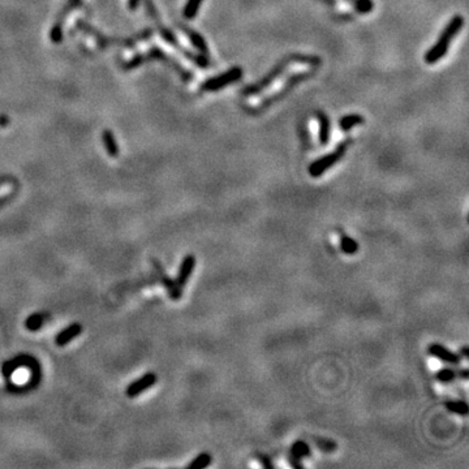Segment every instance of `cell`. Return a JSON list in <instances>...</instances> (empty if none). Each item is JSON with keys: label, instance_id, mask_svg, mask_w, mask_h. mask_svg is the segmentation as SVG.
Instances as JSON below:
<instances>
[{"label": "cell", "instance_id": "484cf974", "mask_svg": "<svg viewBox=\"0 0 469 469\" xmlns=\"http://www.w3.org/2000/svg\"><path fill=\"white\" fill-rule=\"evenodd\" d=\"M42 325H43V316L42 314H33L26 319L25 322L26 329L30 330V331H37V330L41 329Z\"/></svg>", "mask_w": 469, "mask_h": 469}, {"label": "cell", "instance_id": "9a60e30c", "mask_svg": "<svg viewBox=\"0 0 469 469\" xmlns=\"http://www.w3.org/2000/svg\"><path fill=\"white\" fill-rule=\"evenodd\" d=\"M155 265L158 266V272H159L160 280L163 282V286H164V287L167 288V291H168L169 297H171V299H172V300H175V301L180 300V299H181V296H182V288L180 287L179 284L176 283V282L171 280V279H169L168 276H167V275L163 272V270L159 267V265H158V263H155Z\"/></svg>", "mask_w": 469, "mask_h": 469}, {"label": "cell", "instance_id": "8fae6325", "mask_svg": "<svg viewBox=\"0 0 469 469\" xmlns=\"http://www.w3.org/2000/svg\"><path fill=\"white\" fill-rule=\"evenodd\" d=\"M176 26H177V28H179V29L181 30V32L186 35V37H188L192 46L197 50V52L208 56L210 50H209V46H208V43H206V41H205V38L201 34H200V33L196 32V30H193L192 28H189V26L184 25V24H181V23H176Z\"/></svg>", "mask_w": 469, "mask_h": 469}, {"label": "cell", "instance_id": "d4e9b609", "mask_svg": "<svg viewBox=\"0 0 469 469\" xmlns=\"http://www.w3.org/2000/svg\"><path fill=\"white\" fill-rule=\"evenodd\" d=\"M347 2L353 8H356L358 13H362V15L370 13L374 10V3L371 0H347Z\"/></svg>", "mask_w": 469, "mask_h": 469}, {"label": "cell", "instance_id": "7c38bea8", "mask_svg": "<svg viewBox=\"0 0 469 469\" xmlns=\"http://www.w3.org/2000/svg\"><path fill=\"white\" fill-rule=\"evenodd\" d=\"M196 266V257L193 254H186L184 258H182L181 263H180L179 267V272H177V276H176V283L179 284L180 287H184L188 280L191 279L192 274H193V270H195Z\"/></svg>", "mask_w": 469, "mask_h": 469}, {"label": "cell", "instance_id": "2e32d148", "mask_svg": "<svg viewBox=\"0 0 469 469\" xmlns=\"http://www.w3.org/2000/svg\"><path fill=\"white\" fill-rule=\"evenodd\" d=\"M83 7V0H67V4L61 8V11L59 12L58 17H56V21L52 26L54 28H58V29H63L64 23H65V19L68 17L72 11L77 10V8H81Z\"/></svg>", "mask_w": 469, "mask_h": 469}, {"label": "cell", "instance_id": "e0dca14e", "mask_svg": "<svg viewBox=\"0 0 469 469\" xmlns=\"http://www.w3.org/2000/svg\"><path fill=\"white\" fill-rule=\"evenodd\" d=\"M102 142L105 145V149L111 158H118L119 155V145L115 136L110 129H105L102 132Z\"/></svg>", "mask_w": 469, "mask_h": 469}, {"label": "cell", "instance_id": "7402d4cb", "mask_svg": "<svg viewBox=\"0 0 469 469\" xmlns=\"http://www.w3.org/2000/svg\"><path fill=\"white\" fill-rule=\"evenodd\" d=\"M202 2H204V0H188L185 7H184V11H182V16H184V19H186V20L195 19V17L197 16L200 8H201Z\"/></svg>", "mask_w": 469, "mask_h": 469}, {"label": "cell", "instance_id": "ac0fdd59", "mask_svg": "<svg viewBox=\"0 0 469 469\" xmlns=\"http://www.w3.org/2000/svg\"><path fill=\"white\" fill-rule=\"evenodd\" d=\"M365 123V118L360 114H349V115L343 116L340 120H339V128L342 129L343 132H349L351 129H353L354 127H358V125H362Z\"/></svg>", "mask_w": 469, "mask_h": 469}, {"label": "cell", "instance_id": "52a82bcc", "mask_svg": "<svg viewBox=\"0 0 469 469\" xmlns=\"http://www.w3.org/2000/svg\"><path fill=\"white\" fill-rule=\"evenodd\" d=\"M144 55H145V60H146V63L147 61L156 60V61H160V63H163V64H166V65H168V68H171V69H172L173 72H175V73L177 74V76H179L182 81H184V82H189V81L193 80V73H192L191 70H188L186 68L182 67L179 61H176L172 56L167 55L166 52L163 51L160 47H158V46H153V47H150L149 48V51L145 52Z\"/></svg>", "mask_w": 469, "mask_h": 469}, {"label": "cell", "instance_id": "8992f818", "mask_svg": "<svg viewBox=\"0 0 469 469\" xmlns=\"http://www.w3.org/2000/svg\"><path fill=\"white\" fill-rule=\"evenodd\" d=\"M352 142H353L352 138H347V140L342 141V142L336 146L335 150L329 154H326V155L321 156V158H318V159L310 163L309 167H308L309 175L312 176V177H316L317 179V177L322 176L325 172H327L332 166H335L336 163L343 159V156L345 155L348 147L351 146Z\"/></svg>", "mask_w": 469, "mask_h": 469}, {"label": "cell", "instance_id": "4316f807", "mask_svg": "<svg viewBox=\"0 0 469 469\" xmlns=\"http://www.w3.org/2000/svg\"><path fill=\"white\" fill-rule=\"evenodd\" d=\"M316 443L318 446V448L323 452H332V451L336 450V443L331 442L329 439H316Z\"/></svg>", "mask_w": 469, "mask_h": 469}, {"label": "cell", "instance_id": "44dd1931", "mask_svg": "<svg viewBox=\"0 0 469 469\" xmlns=\"http://www.w3.org/2000/svg\"><path fill=\"white\" fill-rule=\"evenodd\" d=\"M340 250L345 254H356L358 250L357 241L342 233L340 235Z\"/></svg>", "mask_w": 469, "mask_h": 469}, {"label": "cell", "instance_id": "d6a6232c", "mask_svg": "<svg viewBox=\"0 0 469 469\" xmlns=\"http://www.w3.org/2000/svg\"><path fill=\"white\" fill-rule=\"evenodd\" d=\"M459 354L461 356V357L469 358V347H468V345H464V347H461Z\"/></svg>", "mask_w": 469, "mask_h": 469}, {"label": "cell", "instance_id": "5bb4252c", "mask_svg": "<svg viewBox=\"0 0 469 469\" xmlns=\"http://www.w3.org/2000/svg\"><path fill=\"white\" fill-rule=\"evenodd\" d=\"M317 120H318V137L319 144L326 146L330 141V132H331V124L330 119L327 118L325 112H317Z\"/></svg>", "mask_w": 469, "mask_h": 469}, {"label": "cell", "instance_id": "4fadbf2b", "mask_svg": "<svg viewBox=\"0 0 469 469\" xmlns=\"http://www.w3.org/2000/svg\"><path fill=\"white\" fill-rule=\"evenodd\" d=\"M81 332H82V326L80 323H72V325H69L68 327H65V329L59 332L56 338H55V343L59 347H64L69 342H72L73 339H76Z\"/></svg>", "mask_w": 469, "mask_h": 469}, {"label": "cell", "instance_id": "1f68e13d", "mask_svg": "<svg viewBox=\"0 0 469 469\" xmlns=\"http://www.w3.org/2000/svg\"><path fill=\"white\" fill-rule=\"evenodd\" d=\"M10 118H8V116L7 115H0V127L2 128H6V127H8V124H10Z\"/></svg>", "mask_w": 469, "mask_h": 469}, {"label": "cell", "instance_id": "277c9868", "mask_svg": "<svg viewBox=\"0 0 469 469\" xmlns=\"http://www.w3.org/2000/svg\"><path fill=\"white\" fill-rule=\"evenodd\" d=\"M463 26L464 17L461 16V15L453 16L452 19L448 21V24L444 26V29L440 33L439 38L435 42V45L426 51V54H425L424 56L425 63L429 64V65H433V64H437L438 61L442 60V59L446 56L452 39L459 34L460 30L463 29Z\"/></svg>", "mask_w": 469, "mask_h": 469}, {"label": "cell", "instance_id": "603a6c76", "mask_svg": "<svg viewBox=\"0 0 469 469\" xmlns=\"http://www.w3.org/2000/svg\"><path fill=\"white\" fill-rule=\"evenodd\" d=\"M457 376H459V371H456L455 369L444 367V369H440L435 373V380L440 383H450L456 380Z\"/></svg>", "mask_w": 469, "mask_h": 469}, {"label": "cell", "instance_id": "7a4b0ae2", "mask_svg": "<svg viewBox=\"0 0 469 469\" xmlns=\"http://www.w3.org/2000/svg\"><path fill=\"white\" fill-rule=\"evenodd\" d=\"M145 4V10H146L147 15L150 16V19L154 21V25L156 28V32L159 33V35L162 37V39L166 43H168L169 46H172L175 50L180 52V54L186 58L188 60H191L192 63L197 65L198 68H209L210 67V61H209V58L206 55H202L200 52H192L191 50H188L186 47L181 45L179 42V39L176 38V35L173 34V32L171 29H168L164 24H163L162 19H160V15L158 12V8L155 7L153 0H144Z\"/></svg>", "mask_w": 469, "mask_h": 469}, {"label": "cell", "instance_id": "f1b7e54d", "mask_svg": "<svg viewBox=\"0 0 469 469\" xmlns=\"http://www.w3.org/2000/svg\"><path fill=\"white\" fill-rule=\"evenodd\" d=\"M287 459H288V464H290V465L292 466V468H295V469H304V464H303V461H301V459H299V457H297V456H295V455H292V453H291V452H288Z\"/></svg>", "mask_w": 469, "mask_h": 469}, {"label": "cell", "instance_id": "d6986e66", "mask_svg": "<svg viewBox=\"0 0 469 469\" xmlns=\"http://www.w3.org/2000/svg\"><path fill=\"white\" fill-rule=\"evenodd\" d=\"M290 452L295 456H297L299 459H305V457L312 456V450H310V446L305 442V440H296L290 448Z\"/></svg>", "mask_w": 469, "mask_h": 469}, {"label": "cell", "instance_id": "9c48e42d", "mask_svg": "<svg viewBox=\"0 0 469 469\" xmlns=\"http://www.w3.org/2000/svg\"><path fill=\"white\" fill-rule=\"evenodd\" d=\"M158 382V376L153 371H149V373L144 374V376L138 378V380L133 381V382L127 387L125 390V394H127L128 398H136L140 394H142L146 390L151 389V387Z\"/></svg>", "mask_w": 469, "mask_h": 469}, {"label": "cell", "instance_id": "f546056e", "mask_svg": "<svg viewBox=\"0 0 469 469\" xmlns=\"http://www.w3.org/2000/svg\"><path fill=\"white\" fill-rule=\"evenodd\" d=\"M12 181H15V180H13V176H10V175L0 176V186L6 185V184H11Z\"/></svg>", "mask_w": 469, "mask_h": 469}, {"label": "cell", "instance_id": "ba28073f", "mask_svg": "<svg viewBox=\"0 0 469 469\" xmlns=\"http://www.w3.org/2000/svg\"><path fill=\"white\" fill-rule=\"evenodd\" d=\"M243 78V68L240 67H232L228 70H226L224 73L218 74V76L211 77L209 80L205 81L201 85V91H218L224 87L233 85L235 82L240 81Z\"/></svg>", "mask_w": 469, "mask_h": 469}, {"label": "cell", "instance_id": "836d02e7", "mask_svg": "<svg viewBox=\"0 0 469 469\" xmlns=\"http://www.w3.org/2000/svg\"><path fill=\"white\" fill-rule=\"evenodd\" d=\"M459 377H461L463 380H468V369H463L461 371H459Z\"/></svg>", "mask_w": 469, "mask_h": 469}, {"label": "cell", "instance_id": "5b68a950", "mask_svg": "<svg viewBox=\"0 0 469 469\" xmlns=\"http://www.w3.org/2000/svg\"><path fill=\"white\" fill-rule=\"evenodd\" d=\"M313 76H314V70H307V72H299V73L292 74V76L288 77L287 81L284 82V85L282 86V89H279L278 91H275L272 96H270V97H267V98L263 99V101H262V102L259 103L257 107H250V109H245L246 112H248V114H250V115H254V116L259 115L261 112L266 111V110L270 109L271 106H274L275 103L280 102L282 99L286 98V97H287L288 94H290L291 91H292V90H294L295 87L297 86V85H299V83H301L303 81L309 80L310 77H313Z\"/></svg>", "mask_w": 469, "mask_h": 469}, {"label": "cell", "instance_id": "4dcf8cb0", "mask_svg": "<svg viewBox=\"0 0 469 469\" xmlns=\"http://www.w3.org/2000/svg\"><path fill=\"white\" fill-rule=\"evenodd\" d=\"M141 0H128V8L129 11H136L140 6Z\"/></svg>", "mask_w": 469, "mask_h": 469}, {"label": "cell", "instance_id": "30bf717a", "mask_svg": "<svg viewBox=\"0 0 469 469\" xmlns=\"http://www.w3.org/2000/svg\"><path fill=\"white\" fill-rule=\"evenodd\" d=\"M428 352L433 357L443 361V362L448 365H452V366H456V365L461 362V356L459 353L452 352L451 349L444 347V345L439 344V343H431L428 347Z\"/></svg>", "mask_w": 469, "mask_h": 469}, {"label": "cell", "instance_id": "3957f363", "mask_svg": "<svg viewBox=\"0 0 469 469\" xmlns=\"http://www.w3.org/2000/svg\"><path fill=\"white\" fill-rule=\"evenodd\" d=\"M76 28L78 30L83 33V34L89 35L91 38H94L97 45L99 46L101 48H107L111 47V46H119V47H125V48H133L134 46L137 45L138 42L146 41V39L151 38L153 37V29L151 28H146V29H142L141 32L136 33L129 38H116V37H107L103 33L99 32L98 29H96L93 25H90L89 23H86L85 20H77L76 23Z\"/></svg>", "mask_w": 469, "mask_h": 469}, {"label": "cell", "instance_id": "6da1fadb", "mask_svg": "<svg viewBox=\"0 0 469 469\" xmlns=\"http://www.w3.org/2000/svg\"><path fill=\"white\" fill-rule=\"evenodd\" d=\"M294 63H299V64H308V65H312V67H318L321 65L322 60L319 56H316V55H307V54H291L287 55V56H284L282 60H279L278 63L275 64L272 69L266 74L265 77H262L261 80H258L257 82L252 83L249 86L244 87L241 94L244 97H253L257 96V94L262 93L263 90L267 89L268 86H271L272 83L275 81L278 80L279 77L288 69L291 64Z\"/></svg>", "mask_w": 469, "mask_h": 469}, {"label": "cell", "instance_id": "ffe728a7", "mask_svg": "<svg viewBox=\"0 0 469 469\" xmlns=\"http://www.w3.org/2000/svg\"><path fill=\"white\" fill-rule=\"evenodd\" d=\"M213 463V456L208 452H202L192 460L186 469H204Z\"/></svg>", "mask_w": 469, "mask_h": 469}, {"label": "cell", "instance_id": "83f0119b", "mask_svg": "<svg viewBox=\"0 0 469 469\" xmlns=\"http://www.w3.org/2000/svg\"><path fill=\"white\" fill-rule=\"evenodd\" d=\"M255 456H257L258 463L261 464V465L265 469H275V465H274V463H272V460L270 459V456H267V455H265V453H259V452L257 453Z\"/></svg>", "mask_w": 469, "mask_h": 469}, {"label": "cell", "instance_id": "cb8c5ba5", "mask_svg": "<svg viewBox=\"0 0 469 469\" xmlns=\"http://www.w3.org/2000/svg\"><path fill=\"white\" fill-rule=\"evenodd\" d=\"M446 408L459 416L468 415V404L464 400H450V402H446Z\"/></svg>", "mask_w": 469, "mask_h": 469}]
</instances>
